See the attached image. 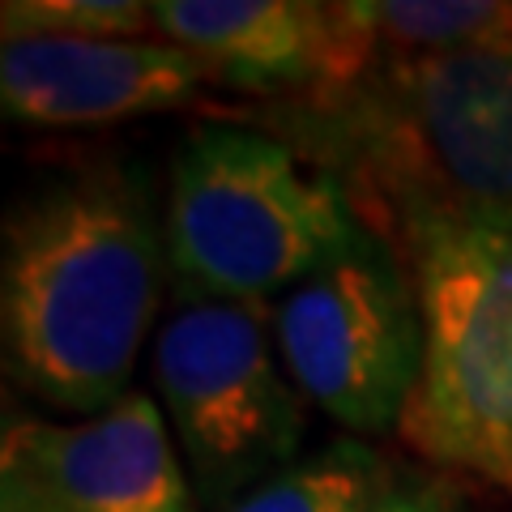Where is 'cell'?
<instances>
[{
  "instance_id": "6da1fadb",
  "label": "cell",
  "mask_w": 512,
  "mask_h": 512,
  "mask_svg": "<svg viewBox=\"0 0 512 512\" xmlns=\"http://www.w3.org/2000/svg\"><path fill=\"white\" fill-rule=\"evenodd\" d=\"M163 256L146 197L116 171L43 184L5 231V355L56 410L99 414L128 397L150 342Z\"/></svg>"
},
{
  "instance_id": "7a4b0ae2",
  "label": "cell",
  "mask_w": 512,
  "mask_h": 512,
  "mask_svg": "<svg viewBox=\"0 0 512 512\" xmlns=\"http://www.w3.org/2000/svg\"><path fill=\"white\" fill-rule=\"evenodd\" d=\"M402 231L423 355L397 431L512 491V210L410 192Z\"/></svg>"
},
{
  "instance_id": "3957f363",
  "label": "cell",
  "mask_w": 512,
  "mask_h": 512,
  "mask_svg": "<svg viewBox=\"0 0 512 512\" xmlns=\"http://www.w3.org/2000/svg\"><path fill=\"white\" fill-rule=\"evenodd\" d=\"M359 239L342 188L274 137L210 124L175 154L163 244L192 299H282Z\"/></svg>"
},
{
  "instance_id": "277c9868",
  "label": "cell",
  "mask_w": 512,
  "mask_h": 512,
  "mask_svg": "<svg viewBox=\"0 0 512 512\" xmlns=\"http://www.w3.org/2000/svg\"><path fill=\"white\" fill-rule=\"evenodd\" d=\"M150 372L201 504L222 512L295 461L303 393L261 308L188 295L154 333Z\"/></svg>"
},
{
  "instance_id": "5b68a950",
  "label": "cell",
  "mask_w": 512,
  "mask_h": 512,
  "mask_svg": "<svg viewBox=\"0 0 512 512\" xmlns=\"http://www.w3.org/2000/svg\"><path fill=\"white\" fill-rule=\"evenodd\" d=\"M269 325L295 389L333 423L359 436L402 427L423 355L419 303L372 235L282 295Z\"/></svg>"
},
{
  "instance_id": "8992f818",
  "label": "cell",
  "mask_w": 512,
  "mask_h": 512,
  "mask_svg": "<svg viewBox=\"0 0 512 512\" xmlns=\"http://www.w3.org/2000/svg\"><path fill=\"white\" fill-rule=\"evenodd\" d=\"M0 474L52 512H192L184 457L154 397L128 393L82 423H13Z\"/></svg>"
},
{
  "instance_id": "52a82bcc",
  "label": "cell",
  "mask_w": 512,
  "mask_h": 512,
  "mask_svg": "<svg viewBox=\"0 0 512 512\" xmlns=\"http://www.w3.org/2000/svg\"><path fill=\"white\" fill-rule=\"evenodd\" d=\"M218 77L167 39L30 35L0 47V103L30 128H94L201 103Z\"/></svg>"
},
{
  "instance_id": "ba28073f",
  "label": "cell",
  "mask_w": 512,
  "mask_h": 512,
  "mask_svg": "<svg viewBox=\"0 0 512 512\" xmlns=\"http://www.w3.org/2000/svg\"><path fill=\"white\" fill-rule=\"evenodd\" d=\"M154 30L227 86L299 90L342 86L367 56L342 5L316 0H154Z\"/></svg>"
},
{
  "instance_id": "9c48e42d",
  "label": "cell",
  "mask_w": 512,
  "mask_h": 512,
  "mask_svg": "<svg viewBox=\"0 0 512 512\" xmlns=\"http://www.w3.org/2000/svg\"><path fill=\"white\" fill-rule=\"evenodd\" d=\"M410 137L448 197L512 210V26L397 69Z\"/></svg>"
},
{
  "instance_id": "30bf717a",
  "label": "cell",
  "mask_w": 512,
  "mask_h": 512,
  "mask_svg": "<svg viewBox=\"0 0 512 512\" xmlns=\"http://www.w3.org/2000/svg\"><path fill=\"white\" fill-rule=\"evenodd\" d=\"M342 18L367 60L397 56L402 69L500 35L512 26V5L504 0H346Z\"/></svg>"
},
{
  "instance_id": "8fae6325",
  "label": "cell",
  "mask_w": 512,
  "mask_h": 512,
  "mask_svg": "<svg viewBox=\"0 0 512 512\" xmlns=\"http://www.w3.org/2000/svg\"><path fill=\"white\" fill-rule=\"evenodd\" d=\"M393 491L384 461L359 440H333L269 474L222 512H376Z\"/></svg>"
},
{
  "instance_id": "7c38bea8",
  "label": "cell",
  "mask_w": 512,
  "mask_h": 512,
  "mask_svg": "<svg viewBox=\"0 0 512 512\" xmlns=\"http://www.w3.org/2000/svg\"><path fill=\"white\" fill-rule=\"evenodd\" d=\"M0 13H5V39H146L154 30L150 5L137 0H9Z\"/></svg>"
},
{
  "instance_id": "4fadbf2b",
  "label": "cell",
  "mask_w": 512,
  "mask_h": 512,
  "mask_svg": "<svg viewBox=\"0 0 512 512\" xmlns=\"http://www.w3.org/2000/svg\"><path fill=\"white\" fill-rule=\"evenodd\" d=\"M376 512H457L453 504L444 500L440 491L431 487H414V491H389L376 504Z\"/></svg>"
},
{
  "instance_id": "5bb4252c",
  "label": "cell",
  "mask_w": 512,
  "mask_h": 512,
  "mask_svg": "<svg viewBox=\"0 0 512 512\" xmlns=\"http://www.w3.org/2000/svg\"><path fill=\"white\" fill-rule=\"evenodd\" d=\"M0 512H52V508H47L26 483H18V478H9V474H0Z\"/></svg>"
}]
</instances>
